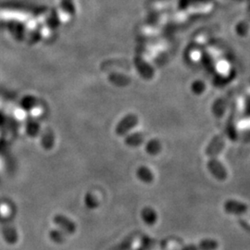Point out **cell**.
I'll use <instances>...</instances> for the list:
<instances>
[{
	"label": "cell",
	"instance_id": "obj_1",
	"mask_svg": "<svg viewBox=\"0 0 250 250\" xmlns=\"http://www.w3.org/2000/svg\"><path fill=\"white\" fill-rule=\"evenodd\" d=\"M225 146V135L218 134L214 136L206 148V155L208 158V169L211 175L218 181H225L227 178V170L222 162L219 161V155Z\"/></svg>",
	"mask_w": 250,
	"mask_h": 250
},
{
	"label": "cell",
	"instance_id": "obj_2",
	"mask_svg": "<svg viewBox=\"0 0 250 250\" xmlns=\"http://www.w3.org/2000/svg\"><path fill=\"white\" fill-rule=\"evenodd\" d=\"M139 123L138 117L134 114H128L124 117L117 125L115 133L118 136H125L131 130H133Z\"/></svg>",
	"mask_w": 250,
	"mask_h": 250
},
{
	"label": "cell",
	"instance_id": "obj_3",
	"mask_svg": "<svg viewBox=\"0 0 250 250\" xmlns=\"http://www.w3.org/2000/svg\"><path fill=\"white\" fill-rule=\"evenodd\" d=\"M54 224H56L62 232L67 234H73L76 232L77 226L70 218L63 214H57L54 216Z\"/></svg>",
	"mask_w": 250,
	"mask_h": 250
},
{
	"label": "cell",
	"instance_id": "obj_4",
	"mask_svg": "<svg viewBox=\"0 0 250 250\" xmlns=\"http://www.w3.org/2000/svg\"><path fill=\"white\" fill-rule=\"evenodd\" d=\"M224 210L229 214L234 215H248L250 216V211L249 207L233 199H230L226 201L224 205Z\"/></svg>",
	"mask_w": 250,
	"mask_h": 250
},
{
	"label": "cell",
	"instance_id": "obj_5",
	"mask_svg": "<svg viewBox=\"0 0 250 250\" xmlns=\"http://www.w3.org/2000/svg\"><path fill=\"white\" fill-rule=\"evenodd\" d=\"M220 247L219 242L213 239H206L203 241L199 242L196 245H190L182 248L178 250H217Z\"/></svg>",
	"mask_w": 250,
	"mask_h": 250
},
{
	"label": "cell",
	"instance_id": "obj_6",
	"mask_svg": "<svg viewBox=\"0 0 250 250\" xmlns=\"http://www.w3.org/2000/svg\"><path fill=\"white\" fill-rule=\"evenodd\" d=\"M141 219L146 225L152 226L158 221V214L151 207H145L141 210Z\"/></svg>",
	"mask_w": 250,
	"mask_h": 250
},
{
	"label": "cell",
	"instance_id": "obj_7",
	"mask_svg": "<svg viewBox=\"0 0 250 250\" xmlns=\"http://www.w3.org/2000/svg\"><path fill=\"white\" fill-rule=\"evenodd\" d=\"M41 144L45 150H51L53 148L55 145V134L51 128H45L41 137Z\"/></svg>",
	"mask_w": 250,
	"mask_h": 250
},
{
	"label": "cell",
	"instance_id": "obj_8",
	"mask_svg": "<svg viewBox=\"0 0 250 250\" xmlns=\"http://www.w3.org/2000/svg\"><path fill=\"white\" fill-rule=\"evenodd\" d=\"M145 142V135L140 132L128 134L125 137V143L126 146L131 147H136L141 146Z\"/></svg>",
	"mask_w": 250,
	"mask_h": 250
},
{
	"label": "cell",
	"instance_id": "obj_9",
	"mask_svg": "<svg viewBox=\"0 0 250 250\" xmlns=\"http://www.w3.org/2000/svg\"><path fill=\"white\" fill-rule=\"evenodd\" d=\"M136 176L145 184H151L155 178L152 170L146 166H140L136 170Z\"/></svg>",
	"mask_w": 250,
	"mask_h": 250
},
{
	"label": "cell",
	"instance_id": "obj_10",
	"mask_svg": "<svg viewBox=\"0 0 250 250\" xmlns=\"http://www.w3.org/2000/svg\"><path fill=\"white\" fill-rule=\"evenodd\" d=\"M161 149H162V145L158 139H151L146 146V151L151 156H156L160 154Z\"/></svg>",
	"mask_w": 250,
	"mask_h": 250
},
{
	"label": "cell",
	"instance_id": "obj_11",
	"mask_svg": "<svg viewBox=\"0 0 250 250\" xmlns=\"http://www.w3.org/2000/svg\"><path fill=\"white\" fill-rule=\"evenodd\" d=\"M84 205L89 209H96L99 208V198L94 193L87 192L84 196Z\"/></svg>",
	"mask_w": 250,
	"mask_h": 250
},
{
	"label": "cell",
	"instance_id": "obj_12",
	"mask_svg": "<svg viewBox=\"0 0 250 250\" xmlns=\"http://www.w3.org/2000/svg\"><path fill=\"white\" fill-rule=\"evenodd\" d=\"M49 237L55 243H62L65 241V232L61 229H53L49 232Z\"/></svg>",
	"mask_w": 250,
	"mask_h": 250
}]
</instances>
